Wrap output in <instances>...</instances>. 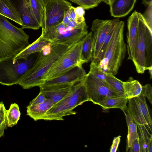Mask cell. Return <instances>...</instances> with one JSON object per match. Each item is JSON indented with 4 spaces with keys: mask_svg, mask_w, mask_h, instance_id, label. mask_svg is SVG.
Listing matches in <instances>:
<instances>
[{
    "mask_svg": "<svg viewBox=\"0 0 152 152\" xmlns=\"http://www.w3.org/2000/svg\"><path fill=\"white\" fill-rule=\"evenodd\" d=\"M119 18L111 20H95L91 28L93 38V47L91 61L94 62L107 34Z\"/></svg>",
    "mask_w": 152,
    "mask_h": 152,
    "instance_id": "7c38bea8",
    "label": "cell"
},
{
    "mask_svg": "<svg viewBox=\"0 0 152 152\" xmlns=\"http://www.w3.org/2000/svg\"><path fill=\"white\" fill-rule=\"evenodd\" d=\"M128 99L124 94H119L106 98L100 102L98 105L104 110L111 108H119L122 110H126Z\"/></svg>",
    "mask_w": 152,
    "mask_h": 152,
    "instance_id": "ffe728a7",
    "label": "cell"
},
{
    "mask_svg": "<svg viewBox=\"0 0 152 152\" xmlns=\"http://www.w3.org/2000/svg\"><path fill=\"white\" fill-rule=\"evenodd\" d=\"M74 11L76 15V17H84V15L85 14V10L81 6H79L76 7H75Z\"/></svg>",
    "mask_w": 152,
    "mask_h": 152,
    "instance_id": "8d00e7d4",
    "label": "cell"
},
{
    "mask_svg": "<svg viewBox=\"0 0 152 152\" xmlns=\"http://www.w3.org/2000/svg\"><path fill=\"white\" fill-rule=\"evenodd\" d=\"M83 81L86 87L89 101L94 104L98 105L100 102L106 98L121 94L90 72L87 74Z\"/></svg>",
    "mask_w": 152,
    "mask_h": 152,
    "instance_id": "9c48e42d",
    "label": "cell"
},
{
    "mask_svg": "<svg viewBox=\"0 0 152 152\" xmlns=\"http://www.w3.org/2000/svg\"><path fill=\"white\" fill-rule=\"evenodd\" d=\"M124 23L118 20L106 50L104 59L98 64L106 72L116 75L125 57L127 45L124 37Z\"/></svg>",
    "mask_w": 152,
    "mask_h": 152,
    "instance_id": "277c9868",
    "label": "cell"
},
{
    "mask_svg": "<svg viewBox=\"0 0 152 152\" xmlns=\"http://www.w3.org/2000/svg\"><path fill=\"white\" fill-rule=\"evenodd\" d=\"M6 116L0 120V137L3 136L7 128Z\"/></svg>",
    "mask_w": 152,
    "mask_h": 152,
    "instance_id": "d590c367",
    "label": "cell"
},
{
    "mask_svg": "<svg viewBox=\"0 0 152 152\" xmlns=\"http://www.w3.org/2000/svg\"><path fill=\"white\" fill-rule=\"evenodd\" d=\"M29 36L0 14V58L15 56L29 45Z\"/></svg>",
    "mask_w": 152,
    "mask_h": 152,
    "instance_id": "7a4b0ae2",
    "label": "cell"
},
{
    "mask_svg": "<svg viewBox=\"0 0 152 152\" xmlns=\"http://www.w3.org/2000/svg\"><path fill=\"white\" fill-rule=\"evenodd\" d=\"M121 137V136H118L114 137L110 149V152H116L120 141Z\"/></svg>",
    "mask_w": 152,
    "mask_h": 152,
    "instance_id": "e575fe53",
    "label": "cell"
},
{
    "mask_svg": "<svg viewBox=\"0 0 152 152\" xmlns=\"http://www.w3.org/2000/svg\"><path fill=\"white\" fill-rule=\"evenodd\" d=\"M90 67L89 72L97 78L105 82L106 72L98 64L91 61Z\"/></svg>",
    "mask_w": 152,
    "mask_h": 152,
    "instance_id": "f546056e",
    "label": "cell"
},
{
    "mask_svg": "<svg viewBox=\"0 0 152 152\" xmlns=\"http://www.w3.org/2000/svg\"><path fill=\"white\" fill-rule=\"evenodd\" d=\"M20 114L18 105L15 103L11 104L9 109L7 110L6 118L7 126L12 127L16 125Z\"/></svg>",
    "mask_w": 152,
    "mask_h": 152,
    "instance_id": "484cf974",
    "label": "cell"
},
{
    "mask_svg": "<svg viewBox=\"0 0 152 152\" xmlns=\"http://www.w3.org/2000/svg\"><path fill=\"white\" fill-rule=\"evenodd\" d=\"M7 110L5 107L1 111H0V120L6 116Z\"/></svg>",
    "mask_w": 152,
    "mask_h": 152,
    "instance_id": "ab89813d",
    "label": "cell"
},
{
    "mask_svg": "<svg viewBox=\"0 0 152 152\" xmlns=\"http://www.w3.org/2000/svg\"><path fill=\"white\" fill-rule=\"evenodd\" d=\"M137 72L143 74L152 66V33L143 15L140 13L134 47L133 61Z\"/></svg>",
    "mask_w": 152,
    "mask_h": 152,
    "instance_id": "3957f363",
    "label": "cell"
},
{
    "mask_svg": "<svg viewBox=\"0 0 152 152\" xmlns=\"http://www.w3.org/2000/svg\"><path fill=\"white\" fill-rule=\"evenodd\" d=\"M136 0H113L109 5L111 16L114 18L124 17L133 9Z\"/></svg>",
    "mask_w": 152,
    "mask_h": 152,
    "instance_id": "ac0fdd59",
    "label": "cell"
},
{
    "mask_svg": "<svg viewBox=\"0 0 152 152\" xmlns=\"http://www.w3.org/2000/svg\"><path fill=\"white\" fill-rule=\"evenodd\" d=\"M47 99L44 94L42 92L40 91L37 96L30 102L28 106H31L42 103L45 101Z\"/></svg>",
    "mask_w": 152,
    "mask_h": 152,
    "instance_id": "836d02e7",
    "label": "cell"
},
{
    "mask_svg": "<svg viewBox=\"0 0 152 152\" xmlns=\"http://www.w3.org/2000/svg\"><path fill=\"white\" fill-rule=\"evenodd\" d=\"M54 104L51 100L47 98L42 103L31 106L28 105L26 107L27 115L35 121L40 120L45 113Z\"/></svg>",
    "mask_w": 152,
    "mask_h": 152,
    "instance_id": "d6986e66",
    "label": "cell"
},
{
    "mask_svg": "<svg viewBox=\"0 0 152 152\" xmlns=\"http://www.w3.org/2000/svg\"><path fill=\"white\" fill-rule=\"evenodd\" d=\"M98 3V4L100 3L101 2L103 1L106 3V0H95Z\"/></svg>",
    "mask_w": 152,
    "mask_h": 152,
    "instance_id": "bcb514c9",
    "label": "cell"
},
{
    "mask_svg": "<svg viewBox=\"0 0 152 152\" xmlns=\"http://www.w3.org/2000/svg\"><path fill=\"white\" fill-rule=\"evenodd\" d=\"M142 152H152V134L144 125H137Z\"/></svg>",
    "mask_w": 152,
    "mask_h": 152,
    "instance_id": "603a6c76",
    "label": "cell"
},
{
    "mask_svg": "<svg viewBox=\"0 0 152 152\" xmlns=\"http://www.w3.org/2000/svg\"><path fill=\"white\" fill-rule=\"evenodd\" d=\"M53 0H42V3L45 7L47 4L50 1Z\"/></svg>",
    "mask_w": 152,
    "mask_h": 152,
    "instance_id": "ee69618b",
    "label": "cell"
},
{
    "mask_svg": "<svg viewBox=\"0 0 152 152\" xmlns=\"http://www.w3.org/2000/svg\"><path fill=\"white\" fill-rule=\"evenodd\" d=\"M93 47V38L92 32L86 35L81 40L80 60L83 64L91 60Z\"/></svg>",
    "mask_w": 152,
    "mask_h": 152,
    "instance_id": "7402d4cb",
    "label": "cell"
},
{
    "mask_svg": "<svg viewBox=\"0 0 152 152\" xmlns=\"http://www.w3.org/2000/svg\"><path fill=\"white\" fill-rule=\"evenodd\" d=\"M86 24L74 27L61 23L45 31L42 37L51 41L50 45L63 44L71 47L81 40L88 33Z\"/></svg>",
    "mask_w": 152,
    "mask_h": 152,
    "instance_id": "52a82bcc",
    "label": "cell"
},
{
    "mask_svg": "<svg viewBox=\"0 0 152 152\" xmlns=\"http://www.w3.org/2000/svg\"><path fill=\"white\" fill-rule=\"evenodd\" d=\"M5 107L3 102H0V111H1Z\"/></svg>",
    "mask_w": 152,
    "mask_h": 152,
    "instance_id": "f6af8a7d",
    "label": "cell"
},
{
    "mask_svg": "<svg viewBox=\"0 0 152 152\" xmlns=\"http://www.w3.org/2000/svg\"><path fill=\"white\" fill-rule=\"evenodd\" d=\"M89 101L86 87L83 81H81L73 85L71 92L55 103L40 120H64V116L76 114L73 110L75 108Z\"/></svg>",
    "mask_w": 152,
    "mask_h": 152,
    "instance_id": "5b68a950",
    "label": "cell"
},
{
    "mask_svg": "<svg viewBox=\"0 0 152 152\" xmlns=\"http://www.w3.org/2000/svg\"><path fill=\"white\" fill-rule=\"evenodd\" d=\"M71 5L66 0H53L49 2L45 7L44 18L41 26L42 31L61 23L66 12Z\"/></svg>",
    "mask_w": 152,
    "mask_h": 152,
    "instance_id": "8fae6325",
    "label": "cell"
},
{
    "mask_svg": "<svg viewBox=\"0 0 152 152\" xmlns=\"http://www.w3.org/2000/svg\"><path fill=\"white\" fill-rule=\"evenodd\" d=\"M51 44L49 40L43 38L41 35L34 42L29 44L18 53L14 56V59L20 58L27 59L31 55L39 53Z\"/></svg>",
    "mask_w": 152,
    "mask_h": 152,
    "instance_id": "e0dca14e",
    "label": "cell"
},
{
    "mask_svg": "<svg viewBox=\"0 0 152 152\" xmlns=\"http://www.w3.org/2000/svg\"><path fill=\"white\" fill-rule=\"evenodd\" d=\"M74 7L71 6L69 9V14L71 21H75L76 18V15L74 11Z\"/></svg>",
    "mask_w": 152,
    "mask_h": 152,
    "instance_id": "f35d334b",
    "label": "cell"
},
{
    "mask_svg": "<svg viewBox=\"0 0 152 152\" xmlns=\"http://www.w3.org/2000/svg\"><path fill=\"white\" fill-rule=\"evenodd\" d=\"M113 0H106V3L109 5Z\"/></svg>",
    "mask_w": 152,
    "mask_h": 152,
    "instance_id": "7dc6e473",
    "label": "cell"
},
{
    "mask_svg": "<svg viewBox=\"0 0 152 152\" xmlns=\"http://www.w3.org/2000/svg\"><path fill=\"white\" fill-rule=\"evenodd\" d=\"M127 126L128 131L126 152L131 146L132 142L139 138V134L137 131V125L133 121L131 120Z\"/></svg>",
    "mask_w": 152,
    "mask_h": 152,
    "instance_id": "f1b7e54d",
    "label": "cell"
},
{
    "mask_svg": "<svg viewBox=\"0 0 152 152\" xmlns=\"http://www.w3.org/2000/svg\"><path fill=\"white\" fill-rule=\"evenodd\" d=\"M123 111H124V113L125 114V115L126 121L127 125V126H128L130 121L132 120H131V118H130L129 115L128 114H127L126 113L124 112V110H123Z\"/></svg>",
    "mask_w": 152,
    "mask_h": 152,
    "instance_id": "60d3db41",
    "label": "cell"
},
{
    "mask_svg": "<svg viewBox=\"0 0 152 152\" xmlns=\"http://www.w3.org/2000/svg\"><path fill=\"white\" fill-rule=\"evenodd\" d=\"M143 3L148 6L152 5V0H142Z\"/></svg>",
    "mask_w": 152,
    "mask_h": 152,
    "instance_id": "b9f144b4",
    "label": "cell"
},
{
    "mask_svg": "<svg viewBox=\"0 0 152 152\" xmlns=\"http://www.w3.org/2000/svg\"><path fill=\"white\" fill-rule=\"evenodd\" d=\"M33 15L41 27L45 16V7L42 0H28Z\"/></svg>",
    "mask_w": 152,
    "mask_h": 152,
    "instance_id": "d4e9b609",
    "label": "cell"
},
{
    "mask_svg": "<svg viewBox=\"0 0 152 152\" xmlns=\"http://www.w3.org/2000/svg\"><path fill=\"white\" fill-rule=\"evenodd\" d=\"M146 70H148L149 73L150 75V79H151L152 78V66L149 67L147 68Z\"/></svg>",
    "mask_w": 152,
    "mask_h": 152,
    "instance_id": "7bdbcfd3",
    "label": "cell"
},
{
    "mask_svg": "<svg viewBox=\"0 0 152 152\" xmlns=\"http://www.w3.org/2000/svg\"><path fill=\"white\" fill-rule=\"evenodd\" d=\"M19 13L22 28L37 30L40 26L35 19L28 0H10Z\"/></svg>",
    "mask_w": 152,
    "mask_h": 152,
    "instance_id": "5bb4252c",
    "label": "cell"
},
{
    "mask_svg": "<svg viewBox=\"0 0 152 152\" xmlns=\"http://www.w3.org/2000/svg\"><path fill=\"white\" fill-rule=\"evenodd\" d=\"M141 92L152 104V88L151 84H147L142 86Z\"/></svg>",
    "mask_w": 152,
    "mask_h": 152,
    "instance_id": "1f68e13d",
    "label": "cell"
},
{
    "mask_svg": "<svg viewBox=\"0 0 152 152\" xmlns=\"http://www.w3.org/2000/svg\"><path fill=\"white\" fill-rule=\"evenodd\" d=\"M73 86L69 84L53 85H42L39 87L47 98L55 104L67 96L71 91Z\"/></svg>",
    "mask_w": 152,
    "mask_h": 152,
    "instance_id": "2e32d148",
    "label": "cell"
},
{
    "mask_svg": "<svg viewBox=\"0 0 152 152\" xmlns=\"http://www.w3.org/2000/svg\"><path fill=\"white\" fill-rule=\"evenodd\" d=\"M0 14L22 26L20 15L10 0H0Z\"/></svg>",
    "mask_w": 152,
    "mask_h": 152,
    "instance_id": "44dd1931",
    "label": "cell"
},
{
    "mask_svg": "<svg viewBox=\"0 0 152 152\" xmlns=\"http://www.w3.org/2000/svg\"><path fill=\"white\" fill-rule=\"evenodd\" d=\"M142 86L138 81L130 77L128 80L123 82L124 94L128 99L137 96L141 93Z\"/></svg>",
    "mask_w": 152,
    "mask_h": 152,
    "instance_id": "cb8c5ba5",
    "label": "cell"
},
{
    "mask_svg": "<svg viewBox=\"0 0 152 152\" xmlns=\"http://www.w3.org/2000/svg\"><path fill=\"white\" fill-rule=\"evenodd\" d=\"M82 7L84 10L93 8L98 5L95 0H69Z\"/></svg>",
    "mask_w": 152,
    "mask_h": 152,
    "instance_id": "4dcf8cb0",
    "label": "cell"
},
{
    "mask_svg": "<svg viewBox=\"0 0 152 152\" xmlns=\"http://www.w3.org/2000/svg\"><path fill=\"white\" fill-rule=\"evenodd\" d=\"M86 75L82 66H77L56 77L45 80L43 85L69 84L73 86L83 80Z\"/></svg>",
    "mask_w": 152,
    "mask_h": 152,
    "instance_id": "4fadbf2b",
    "label": "cell"
},
{
    "mask_svg": "<svg viewBox=\"0 0 152 152\" xmlns=\"http://www.w3.org/2000/svg\"><path fill=\"white\" fill-rule=\"evenodd\" d=\"M105 82L112 89L121 94H124L123 82L116 77L114 75L106 72Z\"/></svg>",
    "mask_w": 152,
    "mask_h": 152,
    "instance_id": "4316f807",
    "label": "cell"
},
{
    "mask_svg": "<svg viewBox=\"0 0 152 152\" xmlns=\"http://www.w3.org/2000/svg\"><path fill=\"white\" fill-rule=\"evenodd\" d=\"M126 110L132 120L137 125H144L152 132V121L146 100L141 92L137 96L128 99Z\"/></svg>",
    "mask_w": 152,
    "mask_h": 152,
    "instance_id": "30bf717a",
    "label": "cell"
},
{
    "mask_svg": "<svg viewBox=\"0 0 152 152\" xmlns=\"http://www.w3.org/2000/svg\"><path fill=\"white\" fill-rule=\"evenodd\" d=\"M50 45V50L47 53H44L42 50L39 52L32 66L18 83L23 88L28 89L43 85L44 76L57 59L71 47L60 44Z\"/></svg>",
    "mask_w": 152,
    "mask_h": 152,
    "instance_id": "6da1fadb",
    "label": "cell"
},
{
    "mask_svg": "<svg viewBox=\"0 0 152 152\" xmlns=\"http://www.w3.org/2000/svg\"><path fill=\"white\" fill-rule=\"evenodd\" d=\"M69 9L66 12L62 22L63 23L66 25L67 24L71 21L69 14Z\"/></svg>",
    "mask_w": 152,
    "mask_h": 152,
    "instance_id": "74e56055",
    "label": "cell"
},
{
    "mask_svg": "<svg viewBox=\"0 0 152 152\" xmlns=\"http://www.w3.org/2000/svg\"><path fill=\"white\" fill-rule=\"evenodd\" d=\"M14 56L0 58V84L2 85L18 84L37 58L33 54L26 59H14Z\"/></svg>",
    "mask_w": 152,
    "mask_h": 152,
    "instance_id": "8992f818",
    "label": "cell"
},
{
    "mask_svg": "<svg viewBox=\"0 0 152 152\" xmlns=\"http://www.w3.org/2000/svg\"><path fill=\"white\" fill-rule=\"evenodd\" d=\"M129 149V152H142L139 137L132 142Z\"/></svg>",
    "mask_w": 152,
    "mask_h": 152,
    "instance_id": "d6a6232c",
    "label": "cell"
},
{
    "mask_svg": "<svg viewBox=\"0 0 152 152\" xmlns=\"http://www.w3.org/2000/svg\"><path fill=\"white\" fill-rule=\"evenodd\" d=\"M140 13L135 11L127 20L126 50L128 59L133 61L134 59V44Z\"/></svg>",
    "mask_w": 152,
    "mask_h": 152,
    "instance_id": "9a60e30c",
    "label": "cell"
},
{
    "mask_svg": "<svg viewBox=\"0 0 152 152\" xmlns=\"http://www.w3.org/2000/svg\"><path fill=\"white\" fill-rule=\"evenodd\" d=\"M81 40L71 47L57 59L44 76V82L61 75L76 66H82L80 60Z\"/></svg>",
    "mask_w": 152,
    "mask_h": 152,
    "instance_id": "ba28073f",
    "label": "cell"
},
{
    "mask_svg": "<svg viewBox=\"0 0 152 152\" xmlns=\"http://www.w3.org/2000/svg\"><path fill=\"white\" fill-rule=\"evenodd\" d=\"M119 20V19L112 26L109 30L104 39L97 58L94 62L98 64L104 59L106 50L114 32L115 24Z\"/></svg>",
    "mask_w": 152,
    "mask_h": 152,
    "instance_id": "83f0119b",
    "label": "cell"
}]
</instances>
